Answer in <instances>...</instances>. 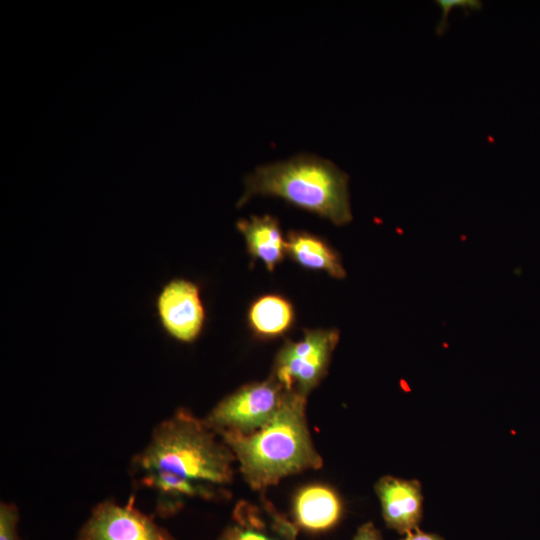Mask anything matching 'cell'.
I'll return each mask as SVG.
<instances>
[{"label":"cell","mask_w":540,"mask_h":540,"mask_svg":"<svg viewBox=\"0 0 540 540\" xmlns=\"http://www.w3.org/2000/svg\"><path fill=\"white\" fill-rule=\"evenodd\" d=\"M76 540H176L153 518L135 506L134 496L120 504L107 499L98 503L81 527Z\"/></svg>","instance_id":"obj_6"},{"label":"cell","mask_w":540,"mask_h":540,"mask_svg":"<svg viewBox=\"0 0 540 540\" xmlns=\"http://www.w3.org/2000/svg\"><path fill=\"white\" fill-rule=\"evenodd\" d=\"M286 253L305 268L322 270L335 278L345 277L339 255L318 236L291 231L286 240Z\"/></svg>","instance_id":"obj_12"},{"label":"cell","mask_w":540,"mask_h":540,"mask_svg":"<svg viewBox=\"0 0 540 540\" xmlns=\"http://www.w3.org/2000/svg\"><path fill=\"white\" fill-rule=\"evenodd\" d=\"M235 462L204 419L179 408L156 425L148 444L131 458L129 472L135 486L154 492L156 515L169 518L188 500H228Z\"/></svg>","instance_id":"obj_1"},{"label":"cell","mask_w":540,"mask_h":540,"mask_svg":"<svg viewBox=\"0 0 540 540\" xmlns=\"http://www.w3.org/2000/svg\"><path fill=\"white\" fill-rule=\"evenodd\" d=\"M19 509L14 503L0 504V540H21L17 526Z\"/></svg>","instance_id":"obj_14"},{"label":"cell","mask_w":540,"mask_h":540,"mask_svg":"<svg viewBox=\"0 0 540 540\" xmlns=\"http://www.w3.org/2000/svg\"><path fill=\"white\" fill-rule=\"evenodd\" d=\"M436 4L442 11V16L436 26V33L443 35L448 28V15L453 8H462L468 15L469 11H480L483 3L479 0H437Z\"/></svg>","instance_id":"obj_15"},{"label":"cell","mask_w":540,"mask_h":540,"mask_svg":"<svg viewBox=\"0 0 540 540\" xmlns=\"http://www.w3.org/2000/svg\"><path fill=\"white\" fill-rule=\"evenodd\" d=\"M343 503L336 491L326 485L310 484L295 495L293 521L299 529L324 532L334 528L342 518Z\"/></svg>","instance_id":"obj_10"},{"label":"cell","mask_w":540,"mask_h":540,"mask_svg":"<svg viewBox=\"0 0 540 540\" xmlns=\"http://www.w3.org/2000/svg\"><path fill=\"white\" fill-rule=\"evenodd\" d=\"M236 226L245 238L249 253L272 271L286 253L279 221L271 215L251 216L238 220Z\"/></svg>","instance_id":"obj_11"},{"label":"cell","mask_w":540,"mask_h":540,"mask_svg":"<svg viewBox=\"0 0 540 540\" xmlns=\"http://www.w3.org/2000/svg\"><path fill=\"white\" fill-rule=\"evenodd\" d=\"M294 319L291 303L279 295L256 300L249 311V322L255 333L271 337L285 332Z\"/></svg>","instance_id":"obj_13"},{"label":"cell","mask_w":540,"mask_h":540,"mask_svg":"<svg viewBox=\"0 0 540 540\" xmlns=\"http://www.w3.org/2000/svg\"><path fill=\"white\" fill-rule=\"evenodd\" d=\"M401 540H445L438 534L427 533L421 531L419 528L406 534Z\"/></svg>","instance_id":"obj_17"},{"label":"cell","mask_w":540,"mask_h":540,"mask_svg":"<svg viewBox=\"0 0 540 540\" xmlns=\"http://www.w3.org/2000/svg\"><path fill=\"white\" fill-rule=\"evenodd\" d=\"M306 403L307 397L288 391L277 415L262 429L250 435L219 434L254 491L265 492L288 476L322 467L307 423Z\"/></svg>","instance_id":"obj_2"},{"label":"cell","mask_w":540,"mask_h":540,"mask_svg":"<svg viewBox=\"0 0 540 540\" xmlns=\"http://www.w3.org/2000/svg\"><path fill=\"white\" fill-rule=\"evenodd\" d=\"M299 528L264 496L258 503L239 501L216 540H297Z\"/></svg>","instance_id":"obj_8"},{"label":"cell","mask_w":540,"mask_h":540,"mask_svg":"<svg viewBox=\"0 0 540 540\" xmlns=\"http://www.w3.org/2000/svg\"><path fill=\"white\" fill-rule=\"evenodd\" d=\"M349 176L332 161L312 153L259 165L245 177L237 206L252 197L272 196L315 213L336 225L352 220Z\"/></svg>","instance_id":"obj_3"},{"label":"cell","mask_w":540,"mask_h":540,"mask_svg":"<svg viewBox=\"0 0 540 540\" xmlns=\"http://www.w3.org/2000/svg\"><path fill=\"white\" fill-rule=\"evenodd\" d=\"M287 393L288 390L270 375L262 382L244 385L226 396L203 419L218 435H250L274 419Z\"/></svg>","instance_id":"obj_4"},{"label":"cell","mask_w":540,"mask_h":540,"mask_svg":"<svg viewBox=\"0 0 540 540\" xmlns=\"http://www.w3.org/2000/svg\"><path fill=\"white\" fill-rule=\"evenodd\" d=\"M155 308L161 327L174 340L192 343L201 334L206 313L195 283L171 279L159 291Z\"/></svg>","instance_id":"obj_7"},{"label":"cell","mask_w":540,"mask_h":540,"mask_svg":"<svg viewBox=\"0 0 540 540\" xmlns=\"http://www.w3.org/2000/svg\"><path fill=\"white\" fill-rule=\"evenodd\" d=\"M351 540H382V535L372 522H366L358 527Z\"/></svg>","instance_id":"obj_16"},{"label":"cell","mask_w":540,"mask_h":540,"mask_svg":"<svg viewBox=\"0 0 540 540\" xmlns=\"http://www.w3.org/2000/svg\"><path fill=\"white\" fill-rule=\"evenodd\" d=\"M338 340L334 329L306 330L301 340L286 341L280 348L271 375L286 390L308 397L326 375Z\"/></svg>","instance_id":"obj_5"},{"label":"cell","mask_w":540,"mask_h":540,"mask_svg":"<svg viewBox=\"0 0 540 540\" xmlns=\"http://www.w3.org/2000/svg\"><path fill=\"white\" fill-rule=\"evenodd\" d=\"M374 489L389 529L406 535L419 528L423 516V495L418 480L388 475L380 478Z\"/></svg>","instance_id":"obj_9"}]
</instances>
